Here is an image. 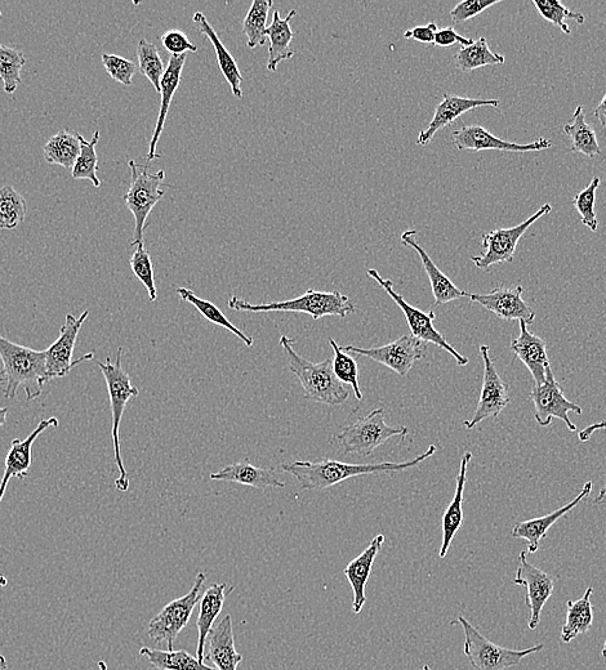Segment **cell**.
I'll return each mask as SVG.
<instances>
[{
  "instance_id": "91938a15",
  "label": "cell",
  "mask_w": 606,
  "mask_h": 670,
  "mask_svg": "<svg viewBox=\"0 0 606 670\" xmlns=\"http://www.w3.org/2000/svg\"><path fill=\"white\" fill-rule=\"evenodd\" d=\"M603 656H604V659H605V661H606V641H605V643H604Z\"/></svg>"
},
{
  "instance_id": "5bb4252c",
  "label": "cell",
  "mask_w": 606,
  "mask_h": 670,
  "mask_svg": "<svg viewBox=\"0 0 606 670\" xmlns=\"http://www.w3.org/2000/svg\"><path fill=\"white\" fill-rule=\"evenodd\" d=\"M342 350L352 354L368 357L390 368L392 372L405 377L411 372L414 364L425 356V343L414 338L412 334L403 335L389 345L377 348H359L355 346L342 347Z\"/></svg>"
},
{
  "instance_id": "4fadbf2b",
  "label": "cell",
  "mask_w": 606,
  "mask_h": 670,
  "mask_svg": "<svg viewBox=\"0 0 606 670\" xmlns=\"http://www.w3.org/2000/svg\"><path fill=\"white\" fill-rule=\"evenodd\" d=\"M89 311H84L77 319L74 315H66L65 324L61 326L60 337L55 343L44 350L46 352V373L48 382L52 379L64 378L68 375L74 366L83 363V361L92 360L95 354H88L73 360L74 348L77 345L80 329L87 320Z\"/></svg>"
},
{
  "instance_id": "8fae6325",
  "label": "cell",
  "mask_w": 606,
  "mask_h": 670,
  "mask_svg": "<svg viewBox=\"0 0 606 670\" xmlns=\"http://www.w3.org/2000/svg\"><path fill=\"white\" fill-rule=\"evenodd\" d=\"M551 211L552 205L547 203L539 208L527 221L520 223L518 226L511 227V229H497L488 232V234L483 236V240H481L485 253L481 254V256L472 257V263L480 268V270L488 271L490 267L498 265V263L514 261L516 248H518L519 241L523 238L525 232L539 218L547 216Z\"/></svg>"
},
{
  "instance_id": "74e56055",
  "label": "cell",
  "mask_w": 606,
  "mask_h": 670,
  "mask_svg": "<svg viewBox=\"0 0 606 670\" xmlns=\"http://www.w3.org/2000/svg\"><path fill=\"white\" fill-rule=\"evenodd\" d=\"M274 6L273 0H253L251 8L243 21V33L247 35L248 48L264 46L266 40L267 17Z\"/></svg>"
},
{
  "instance_id": "2e32d148",
  "label": "cell",
  "mask_w": 606,
  "mask_h": 670,
  "mask_svg": "<svg viewBox=\"0 0 606 670\" xmlns=\"http://www.w3.org/2000/svg\"><path fill=\"white\" fill-rule=\"evenodd\" d=\"M514 584L527 589L525 605H527L530 611L528 627L530 631H534V629H537L539 623H541L543 607L546 606L547 601L550 600L552 593H554V576L548 575L545 571L530 564L527 552H520Z\"/></svg>"
},
{
  "instance_id": "ab89813d",
  "label": "cell",
  "mask_w": 606,
  "mask_h": 670,
  "mask_svg": "<svg viewBox=\"0 0 606 670\" xmlns=\"http://www.w3.org/2000/svg\"><path fill=\"white\" fill-rule=\"evenodd\" d=\"M28 205L12 186L0 187V230H15L25 221Z\"/></svg>"
},
{
  "instance_id": "d590c367",
  "label": "cell",
  "mask_w": 606,
  "mask_h": 670,
  "mask_svg": "<svg viewBox=\"0 0 606 670\" xmlns=\"http://www.w3.org/2000/svg\"><path fill=\"white\" fill-rule=\"evenodd\" d=\"M454 62L458 70L463 73H471L485 66L503 65L505 57L498 55L489 48L487 39L480 38L471 46L461 48V51L454 56Z\"/></svg>"
},
{
  "instance_id": "9a60e30c",
  "label": "cell",
  "mask_w": 606,
  "mask_h": 670,
  "mask_svg": "<svg viewBox=\"0 0 606 670\" xmlns=\"http://www.w3.org/2000/svg\"><path fill=\"white\" fill-rule=\"evenodd\" d=\"M480 355L484 363L483 387H481L478 408L470 421L463 422L467 430H474L485 419H496L511 402L509 387L499 377L496 366L489 355L487 345L480 346Z\"/></svg>"
},
{
  "instance_id": "44dd1931",
  "label": "cell",
  "mask_w": 606,
  "mask_h": 670,
  "mask_svg": "<svg viewBox=\"0 0 606 670\" xmlns=\"http://www.w3.org/2000/svg\"><path fill=\"white\" fill-rule=\"evenodd\" d=\"M383 543H385V536H374L372 542L369 543L367 549L360 553L358 557L350 562L343 570L347 580L352 589V613H362L365 602H367V588L368 580L371 578L374 561L380 553Z\"/></svg>"
},
{
  "instance_id": "52a82bcc",
  "label": "cell",
  "mask_w": 606,
  "mask_h": 670,
  "mask_svg": "<svg viewBox=\"0 0 606 670\" xmlns=\"http://www.w3.org/2000/svg\"><path fill=\"white\" fill-rule=\"evenodd\" d=\"M129 168L132 172L131 186L124 201H126L129 211L135 217V234H133L132 247L144 243V232L146 229V220L155 205L163 199L166 191L160 189L166 172L159 171L150 173L149 167L137 165L135 160L129 162Z\"/></svg>"
},
{
  "instance_id": "6f0895ef",
  "label": "cell",
  "mask_w": 606,
  "mask_h": 670,
  "mask_svg": "<svg viewBox=\"0 0 606 670\" xmlns=\"http://www.w3.org/2000/svg\"><path fill=\"white\" fill-rule=\"evenodd\" d=\"M0 670H8L7 660L0 654Z\"/></svg>"
},
{
  "instance_id": "3957f363",
  "label": "cell",
  "mask_w": 606,
  "mask_h": 670,
  "mask_svg": "<svg viewBox=\"0 0 606 670\" xmlns=\"http://www.w3.org/2000/svg\"><path fill=\"white\" fill-rule=\"evenodd\" d=\"M279 345L283 348L289 370L301 383L306 400L331 406L346 404L350 399V392L334 375L332 359L319 364L303 359L297 351H294L293 341L287 335L280 337Z\"/></svg>"
},
{
  "instance_id": "be15d7a7",
  "label": "cell",
  "mask_w": 606,
  "mask_h": 670,
  "mask_svg": "<svg viewBox=\"0 0 606 670\" xmlns=\"http://www.w3.org/2000/svg\"><path fill=\"white\" fill-rule=\"evenodd\" d=\"M0 19H2V12H0Z\"/></svg>"
},
{
  "instance_id": "cb8c5ba5",
  "label": "cell",
  "mask_w": 606,
  "mask_h": 670,
  "mask_svg": "<svg viewBox=\"0 0 606 670\" xmlns=\"http://www.w3.org/2000/svg\"><path fill=\"white\" fill-rule=\"evenodd\" d=\"M592 485L591 481L586 482L583 486L581 493L577 495L572 502L565 504V506L556 509L555 512L550 513V515L533 518V520H528L524 522H519L516 524L514 529H512V536L516 539H524L528 542V553H536L539 548V543L542 539H545L548 533V530L551 529V526H554L556 522L567 516L572 509L576 508L582 500L588 498V495L591 494Z\"/></svg>"
},
{
  "instance_id": "7bdbcfd3",
  "label": "cell",
  "mask_w": 606,
  "mask_h": 670,
  "mask_svg": "<svg viewBox=\"0 0 606 670\" xmlns=\"http://www.w3.org/2000/svg\"><path fill=\"white\" fill-rule=\"evenodd\" d=\"M329 345L333 348V372L338 381L343 384H350L355 392V397L359 401L363 400V392L359 386V368L358 361L351 357L342 347L337 345L333 338H329Z\"/></svg>"
},
{
  "instance_id": "e0dca14e",
  "label": "cell",
  "mask_w": 606,
  "mask_h": 670,
  "mask_svg": "<svg viewBox=\"0 0 606 670\" xmlns=\"http://www.w3.org/2000/svg\"><path fill=\"white\" fill-rule=\"evenodd\" d=\"M453 144L458 150L478 151L497 150L503 153H533L551 149L554 144L548 138H539L532 144H512L509 141L499 140L481 125H465L453 132Z\"/></svg>"
},
{
  "instance_id": "836d02e7",
  "label": "cell",
  "mask_w": 606,
  "mask_h": 670,
  "mask_svg": "<svg viewBox=\"0 0 606 670\" xmlns=\"http://www.w3.org/2000/svg\"><path fill=\"white\" fill-rule=\"evenodd\" d=\"M44 159L48 164L61 165L73 171L80 154L78 133L60 131L44 145Z\"/></svg>"
},
{
  "instance_id": "db71d44e",
  "label": "cell",
  "mask_w": 606,
  "mask_h": 670,
  "mask_svg": "<svg viewBox=\"0 0 606 670\" xmlns=\"http://www.w3.org/2000/svg\"><path fill=\"white\" fill-rule=\"evenodd\" d=\"M594 114L600 124L603 125V127H606V95L603 100H601L600 104L597 105Z\"/></svg>"
},
{
  "instance_id": "ee69618b",
  "label": "cell",
  "mask_w": 606,
  "mask_h": 670,
  "mask_svg": "<svg viewBox=\"0 0 606 670\" xmlns=\"http://www.w3.org/2000/svg\"><path fill=\"white\" fill-rule=\"evenodd\" d=\"M534 7L537 8L539 15L543 19L551 22L556 26H559L561 31L565 34H570L569 25L565 20L572 19L577 22L579 25L585 24L586 17L582 13L570 11L568 7H565L563 3L559 0H533Z\"/></svg>"
},
{
  "instance_id": "d6a6232c",
  "label": "cell",
  "mask_w": 606,
  "mask_h": 670,
  "mask_svg": "<svg viewBox=\"0 0 606 670\" xmlns=\"http://www.w3.org/2000/svg\"><path fill=\"white\" fill-rule=\"evenodd\" d=\"M564 133L572 142L573 153L586 155L587 158H595L596 155L603 154L594 128L586 122L585 109L582 105L577 106L572 120L564 125Z\"/></svg>"
},
{
  "instance_id": "ffe728a7",
  "label": "cell",
  "mask_w": 606,
  "mask_h": 670,
  "mask_svg": "<svg viewBox=\"0 0 606 670\" xmlns=\"http://www.w3.org/2000/svg\"><path fill=\"white\" fill-rule=\"evenodd\" d=\"M499 104H501L499 100H478V98L460 97L444 93L443 101L436 106L434 118H432L429 127L418 134L417 145H429L441 129L456 122L460 116L469 113V111L476 109V107L490 106L497 109Z\"/></svg>"
},
{
  "instance_id": "6125c7cd",
  "label": "cell",
  "mask_w": 606,
  "mask_h": 670,
  "mask_svg": "<svg viewBox=\"0 0 606 670\" xmlns=\"http://www.w3.org/2000/svg\"><path fill=\"white\" fill-rule=\"evenodd\" d=\"M0 390H2V379H0Z\"/></svg>"
},
{
  "instance_id": "7dc6e473",
  "label": "cell",
  "mask_w": 606,
  "mask_h": 670,
  "mask_svg": "<svg viewBox=\"0 0 606 670\" xmlns=\"http://www.w3.org/2000/svg\"><path fill=\"white\" fill-rule=\"evenodd\" d=\"M102 64H104L106 73L110 75L115 82L123 84V86H132L133 77H135L137 66L135 62L127 60L117 55H102Z\"/></svg>"
},
{
  "instance_id": "4dcf8cb0",
  "label": "cell",
  "mask_w": 606,
  "mask_h": 670,
  "mask_svg": "<svg viewBox=\"0 0 606 670\" xmlns=\"http://www.w3.org/2000/svg\"><path fill=\"white\" fill-rule=\"evenodd\" d=\"M194 24L200 33L206 35V37L211 40L213 48H215L218 66H220L221 73L224 74L227 83L230 84L231 91H233L236 98H243L242 83L243 77L240 74L238 64H236L235 58L231 56V53L227 51V48L224 46V43L221 42L220 38L209 24L207 17L203 15L202 12H195L193 16Z\"/></svg>"
},
{
  "instance_id": "30bf717a",
  "label": "cell",
  "mask_w": 606,
  "mask_h": 670,
  "mask_svg": "<svg viewBox=\"0 0 606 670\" xmlns=\"http://www.w3.org/2000/svg\"><path fill=\"white\" fill-rule=\"evenodd\" d=\"M368 275L385 289V292L389 294L392 301H394L396 305L400 307V310L403 311L414 338L420 339L423 343H432V345L440 347L441 350L447 351L448 354L454 357V360H456L457 364L460 366L469 364V359L456 351V348L450 346L444 335L436 330L434 326V321L436 320L434 311L423 312L418 310V308L409 305L400 294L395 292L394 283H392L390 279L381 278L380 272L377 270L371 268V270H368Z\"/></svg>"
},
{
  "instance_id": "681fc988",
  "label": "cell",
  "mask_w": 606,
  "mask_h": 670,
  "mask_svg": "<svg viewBox=\"0 0 606 670\" xmlns=\"http://www.w3.org/2000/svg\"><path fill=\"white\" fill-rule=\"evenodd\" d=\"M160 40H162L163 47L166 48V51L171 53L172 56L186 55L187 52H198V47L191 43L184 31L181 30H168L162 35Z\"/></svg>"
},
{
  "instance_id": "ac0fdd59",
  "label": "cell",
  "mask_w": 606,
  "mask_h": 670,
  "mask_svg": "<svg viewBox=\"0 0 606 670\" xmlns=\"http://www.w3.org/2000/svg\"><path fill=\"white\" fill-rule=\"evenodd\" d=\"M524 289L521 285L516 288H494L487 294H467L471 302L479 303L485 310L492 312L498 319L505 321H524L533 324L536 312L524 301Z\"/></svg>"
},
{
  "instance_id": "c3c4849f",
  "label": "cell",
  "mask_w": 606,
  "mask_h": 670,
  "mask_svg": "<svg viewBox=\"0 0 606 670\" xmlns=\"http://www.w3.org/2000/svg\"><path fill=\"white\" fill-rule=\"evenodd\" d=\"M501 0H466V2L458 3L456 7L450 11V17L456 24H462L474 19L488 8L497 6Z\"/></svg>"
},
{
  "instance_id": "7c38bea8",
  "label": "cell",
  "mask_w": 606,
  "mask_h": 670,
  "mask_svg": "<svg viewBox=\"0 0 606 670\" xmlns=\"http://www.w3.org/2000/svg\"><path fill=\"white\" fill-rule=\"evenodd\" d=\"M529 399L534 406V418L541 427L550 426L552 419H560L569 428V431L578 430L576 424L569 418V413L574 412L582 415L581 406L574 404L564 396L563 388L556 381L551 366L546 369V382L541 386H534L530 392Z\"/></svg>"
},
{
  "instance_id": "83f0119b",
  "label": "cell",
  "mask_w": 606,
  "mask_h": 670,
  "mask_svg": "<svg viewBox=\"0 0 606 670\" xmlns=\"http://www.w3.org/2000/svg\"><path fill=\"white\" fill-rule=\"evenodd\" d=\"M211 480L234 482L256 489L284 488L285 482L280 480L274 468H258L249 463H233L211 473Z\"/></svg>"
},
{
  "instance_id": "484cf974",
  "label": "cell",
  "mask_w": 606,
  "mask_h": 670,
  "mask_svg": "<svg viewBox=\"0 0 606 670\" xmlns=\"http://www.w3.org/2000/svg\"><path fill=\"white\" fill-rule=\"evenodd\" d=\"M209 659L218 670H236L243 655L236 651L233 619L227 614L215 624L208 636Z\"/></svg>"
},
{
  "instance_id": "8d00e7d4",
  "label": "cell",
  "mask_w": 606,
  "mask_h": 670,
  "mask_svg": "<svg viewBox=\"0 0 606 670\" xmlns=\"http://www.w3.org/2000/svg\"><path fill=\"white\" fill-rule=\"evenodd\" d=\"M177 294L181 297L182 301L193 305L196 310L200 312V314L206 317L209 323L216 324L221 326V328L229 330V332L235 334L236 337L240 339V341H243L245 346H253V338L249 337L247 334H244L239 328H236V326L231 323L229 319H227V317L224 315V312H222L217 306L213 305L212 302L207 301V299L199 298L196 296L193 290L186 288H178Z\"/></svg>"
},
{
  "instance_id": "e575fe53",
  "label": "cell",
  "mask_w": 606,
  "mask_h": 670,
  "mask_svg": "<svg viewBox=\"0 0 606 670\" xmlns=\"http://www.w3.org/2000/svg\"><path fill=\"white\" fill-rule=\"evenodd\" d=\"M140 655L145 656L147 661L159 670H218L208 667L203 661L184 650L162 651L141 647Z\"/></svg>"
},
{
  "instance_id": "816d5d0a",
  "label": "cell",
  "mask_w": 606,
  "mask_h": 670,
  "mask_svg": "<svg viewBox=\"0 0 606 670\" xmlns=\"http://www.w3.org/2000/svg\"><path fill=\"white\" fill-rule=\"evenodd\" d=\"M438 31V25L435 22H430L426 26H417V28L405 31L404 38L413 39L423 44H434Z\"/></svg>"
},
{
  "instance_id": "5b68a950",
  "label": "cell",
  "mask_w": 606,
  "mask_h": 670,
  "mask_svg": "<svg viewBox=\"0 0 606 670\" xmlns=\"http://www.w3.org/2000/svg\"><path fill=\"white\" fill-rule=\"evenodd\" d=\"M122 356L123 348L119 347L117 360L114 363L108 357L105 363L96 361V364L106 379V386H108L110 397L111 415H113L111 436H113L115 463H117L120 473L118 479L115 480V486L122 493H126L129 489V476L126 467H124L122 451H120V424H122L124 410H126L128 401L132 397H137L140 392H138L137 387L133 386L131 377L123 369Z\"/></svg>"
},
{
  "instance_id": "11a10c76",
  "label": "cell",
  "mask_w": 606,
  "mask_h": 670,
  "mask_svg": "<svg viewBox=\"0 0 606 670\" xmlns=\"http://www.w3.org/2000/svg\"><path fill=\"white\" fill-rule=\"evenodd\" d=\"M595 502L597 504H600V503H605L606 504V482H605V485L603 486V489L600 490L599 495H597V498L595 499Z\"/></svg>"
},
{
  "instance_id": "bcb514c9",
  "label": "cell",
  "mask_w": 606,
  "mask_h": 670,
  "mask_svg": "<svg viewBox=\"0 0 606 670\" xmlns=\"http://www.w3.org/2000/svg\"><path fill=\"white\" fill-rule=\"evenodd\" d=\"M600 178L594 177L590 185L586 187L585 190L579 192L574 199L573 204L576 207L579 214L582 217V225H585L591 231H597L599 229V222H597L596 212H595V203H596V191L600 186Z\"/></svg>"
},
{
  "instance_id": "9f6ffc18",
  "label": "cell",
  "mask_w": 606,
  "mask_h": 670,
  "mask_svg": "<svg viewBox=\"0 0 606 670\" xmlns=\"http://www.w3.org/2000/svg\"><path fill=\"white\" fill-rule=\"evenodd\" d=\"M8 408H0V427L6 426Z\"/></svg>"
},
{
  "instance_id": "ba28073f",
  "label": "cell",
  "mask_w": 606,
  "mask_h": 670,
  "mask_svg": "<svg viewBox=\"0 0 606 670\" xmlns=\"http://www.w3.org/2000/svg\"><path fill=\"white\" fill-rule=\"evenodd\" d=\"M385 414V410L376 409L367 417L343 427L337 435V440L340 441L345 453L369 457L374 450L386 444L392 437L408 435L407 427L389 426L385 421Z\"/></svg>"
},
{
  "instance_id": "60d3db41",
  "label": "cell",
  "mask_w": 606,
  "mask_h": 670,
  "mask_svg": "<svg viewBox=\"0 0 606 670\" xmlns=\"http://www.w3.org/2000/svg\"><path fill=\"white\" fill-rule=\"evenodd\" d=\"M138 69L140 73L150 80L153 87L160 93V82L166 67H164L162 57L155 44L147 42L146 39H141L137 46Z\"/></svg>"
},
{
  "instance_id": "8992f818",
  "label": "cell",
  "mask_w": 606,
  "mask_h": 670,
  "mask_svg": "<svg viewBox=\"0 0 606 670\" xmlns=\"http://www.w3.org/2000/svg\"><path fill=\"white\" fill-rule=\"evenodd\" d=\"M454 624H461L463 633H465L463 652L475 670H506L518 667L525 658L545 649L543 643H538L525 650L506 649V647L496 645L485 638L465 616H460L456 622L452 623Z\"/></svg>"
},
{
  "instance_id": "f5cc1de1",
  "label": "cell",
  "mask_w": 606,
  "mask_h": 670,
  "mask_svg": "<svg viewBox=\"0 0 606 670\" xmlns=\"http://www.w3.org/2000/svg\"><path fill=\"white\" fill-rule=\"evenodd\" d=\"M600 430H606V422L594 423L591 424V426L586 427L585 430L578 433L579 440H581V442H586L591 439V436L594 435L596 431Z\"/></svg>"
},
{
  "instance_id": "680465c9",
  "label": "cell",
  "mask_w": 606,
  "mask_h": 670,
  "mask_svg": "<svg viewBox=\"0 0 606 670\" xmlns=\"http://www.w3.org/2000/svg\"><path fill=\"white\" fill-rule=\"evenodd\" d=\"M8 585V579L4 575H0V589L6 588Z\"/></svg>"
},
{
  "instance_id": "9c48e42d",
  "label": "cell",
  "mask_w": 606,
  "mask_h": 670,
  "mask_svg": "<svg viewBox=\"0 0 606 670\" xmlns=\"http://www.w3.org/2000/svg\"><path fill=\"white\" fill-rule=\"evenodd\" d=\"M206 579V574L199 573L189 593L181 598H177L175 601L169 602L151 620L149 627H147V634H149L151 640L162 643V645H167L169 651L173 650L178 634L184 631L186 625L189 624L195 606L200 602V593H202Z\"/></svg>"
},
{
  "instance_id": "7402d4cb",
  "label": "cell",
  "mask_w": 606,
  "mask_h": 670,
  "mask_svg": "<svg viewBox=\"0 0 606 670\" xmlns=\"http://www.w3.org/2000/svg\"><path fill=\"white\" fill-rule=\"evenodd\" d=\"M417 231L408 230L401 235V244L405 247L416 250L418 256L421 258L423 268H425L427 276H429L432 294H434V306L445 305V303L457 301V299L467 298V292L457 287L452 280L435 265L426 250L423 249L416 240Z\"/></svg>"
},
{
  "instance_id": "f546056e",
  "label": "cell",
  "mask_w": 606,
  "mask_h": 670,
  "mask_svg": "<svg viewBox=\"0 0 606 670\" xmlns=\"http://www.w3.org/2000/svg\"><path fill=\"white\" fill-rule=\"evenodd\" d=\"M296 15L297 12L293 10L282 19L279 11H274L273 22L266 30V38L270 40L269 60H267V70L270 73H275L283 61L291 60L294 56V51L291 49L294 37L291 21Z\"/></svg>"
},
{
  "instance_id": "f6af8a7d",
  "label": "cell",
  "mask_w": 606,
  "mask_h": 670,
  "mask_svg": "<svg viewBox=\"0 0 606 670\" xmlns=\"http://www.w3.org/2000/svg\"><path fill=\"white\" fill-rule=\"evenodd\" d=\"M131 268L136 278L147 289L150 302L157 301L158 290L157 285H155L153 261H151L150 253L145 249L144 243L136 245L135 252L131 257Z\"/></svg>"
},
{
  "instance_id": "7a4b0ae2",
  "label": "cell",
  "mask_w": 606,
  "mask_h": 670,
  "mask_svg": "<svg viewBox=\"0 0 606 670\" xmlns=\"http://www.w3.org/2000/svg\"><path fill=\"white\" fill-rule=\"evenodd\" d=\"M0 357L3 361L0 379L4 396L15 399L22 388L26 400L38 399L42 395L44 384L48 383L46 352L17 345L0 334Z\"/></svg>"
},
{
  "instance_id": "f35d334b",
  "label": "cell",
  "mask_w": 606,
  "mask_h": 670,
  "mask_svg": "<svg viewBox=\"0 0 606 670\" xmlns=\"http://www.w3.org/2000/svg\"><path fill=\"white\" fill-rule=\"evenodd\" d=\"M80 141V154L75 163L71 177L74 180H88L93 183V186L98 189L101 186V180L97 176L98 158L96 153V146L100 141V131L93 133L92 140L87 141L82 134L78 133Z\"/></svg>"
},
{
  "instance_id": "b9f144b4",
  "label": "cell",
  "mask_w": 606,
  "mask_h": 670,
  "mask_svg": "<svg viewBox=\"0 0 606 670\" xmlns=\"http://www.w3.org/2000/svg\"><path fill=\"white\" fill-rule=\"evenodd\" d=\"M26 64L24 53L19 49L0 44V79L3 80L6 93L16 92L21 83V70Z\"/></svg>"
},
{
  "instance_id": "f1b7e54d",
  "label": "cell",
  "mask_w": 606,
  "mask_h": 670,
  "mask_svg": "<svg viewBox=\"0 0 606 670\" xmlns=\"http://www.w3.org/2000/svg\"><path fill=\"white\" fill-rule=\"evenodd\" d=\"M471 459L470 451L463 454L460 473L457 476L456 493H454V498L443 515V542H441L439 551L440 558L447 557L454 536L457 535L463 525V494H465L467 469H469Z\"/></svg>"
},
{
  "instance_id": "d4e9b609",
  "label": "cell",
  "mask_w": 606,
  "mask_h": 670,
  "mask_svg": "<svg viewBox=\"0 0 606 670\" xmlns=\"http://www.w3.org/2000/svg\"><path fill=\"white\" fill-rule=\"evenodd\" d=\"M234 587L227 588V584H212L200 598V609L196 627H198V647H196V658L204 663V650L208 641L209 633L215 627L216 619L224 609L226 597L233 593Z\"/></svg>"
},
{
  "instance_id": "1f68e13d",
  "label": "cell",
  "mask_w": 606,
  "mask_h": 670,
  "mask_svg": "<svg viewBox=\"0 0 606 670\" xmlns=\"http://www.w3.org/2000/svg\"><path fill=\"white\" fill-rule=\"evenodd\" d=\"M594 589L588 587L587 591L579 600L568 601L567 618L563 629H561V641L570 643L581 634L590 632L594 624V609H592L591 596Z\"/></svg>"
},
{
  "instance_id": "f907efd6",
  "label": "cell",
  "mask_w": 606,
  "mask_h": 670,
  "mask_svg": "<svg viewBox=\"0 0 606 670\" xmlns=\"http://www.w3.org/2000/svg\"><path fill=\"white\" fill-rule=\"evenodd\" d=\"M474 43V40L462 37L454 28L439 29L435 37V46L441 48H448L454 44H461L462 48L469 47Z\"/></svg>"
},
{
  "instance_id": "6da1fadb",
  "label": "cell",
  "mask_w": 606,
  "mask_h": 670,
  "mask_svg": "<svg viewBox=\"0 0 606 670\" xmlns=\"http://www.w3.org/2000/svg\"><path fill=\"white\" fill-rule=\"evenodd\" d=\"M435 453L436 446L431 445L420 457L403 463L349 464L333 459H324L322 462L298 460V462L283 464L282 469L292 475L303 490L320 491L332 488V486L349 480L351 477L405 471V469L418 466L423 460L431 458Z\"/></svg>"
},
{
  "instance_id": "603a6c76",
  "label": "cell",
  "mask_w": 606,
  "mask_h": 670,
  "mask_svg": "<svg viewBox=\"0 0 606 670\" xmlns=\"http://www.w3.org/2000/svg\"><path fill=\"white\" fill-rule=\"evenodd\" d=\"M520 335L511 342V351L516 359L527 366L534 379V386H541L546 382V369L551 366L547 355L546 341L538 335L530 333L528 325L519 321Z\"/></svg>"
},
{
  "instance_id": "277c9868",
  "label": "cell",
  "mask_w": 606,
  "mask_h": 670,
  "mask_svg": "<svg viewBox=\"0 0 606 670\" xmlns=\"http://www.w3.org/2000/svg\"><path fill=\"white\" fill-rule=\"evenodd\" d=\"M227 306L235 311L244 312H301L313 317L314 320L322 319L324 316H337L345 319L347 315L354 314L356 307L351 299L341 292H316L309 289L303 296L289 299L284 302L262 303L252 305L244 299L231 297Z\"/></svg>"
},
{
  "instance_id": "94428289",
  "label": "cell",
  "mask_w": 606,
  "mask_h": 670,
  "mask_svg": "<svg viewBox=\"0 0 606 670\" xmlns=\"http://www.w3.org/2000/svg\"><path fill=\"white\" fill-rule=\"evenodd\" d=\"M422 670H432L429 665H425V667L422 668Z\"/></svg>"
},
{
  "instance_id": "4316f807",
  "label": "cell",
  "mask_w": 606,
  "mask_h": 670,
  "mask_svg": "<svg viewBox=\"0 0 606 670\" xmlns=\"http://www.w3.org/2000/svg\"><path fill=\"white\" fill-rule=\"evenodd\" d=\"M186 58L187 55L171 56L168 61L166 73H164L162 82H160L162 104H160L157 127H155L153 138H151L150 141L149 154L146 156V159L149 160V162L159 158L157 155L158 142L160 136H162L164 125H166L169 107H171L173 97H175V93L178 87H180Z\"/></svg>"
},
{
  "instance_id": "d6986e66",
  "label": "cell",
  "mask_w": 606,
  "mask_h": 670,
  "mask_svg": "<svg viewBox=\"0 0 606 670\" xmlns=\"http://www.w3.org/2000/svg\"><path fill=\"white\" fill-rule=\"evenodd\" d=\"M59 427V419L52 417L44 419L25 440H13L4 463V475L0 481V503L6 494L7 486L12 479H25L33 463V445L35 440L48 428Z\"/></svg>"
}]
</instances>
